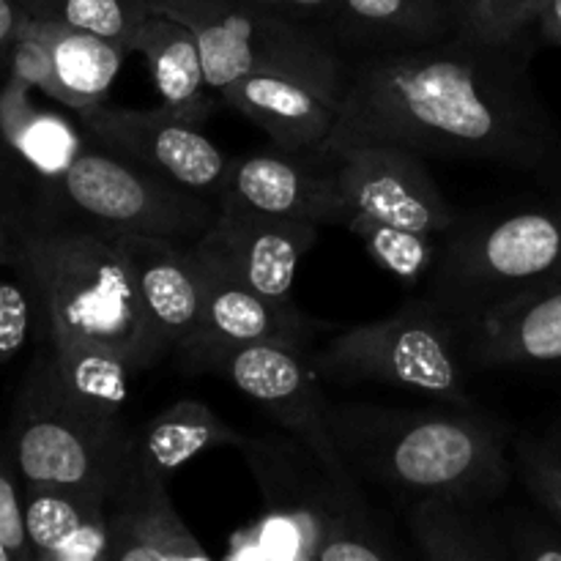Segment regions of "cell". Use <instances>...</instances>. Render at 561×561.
Wrapping results in <instances>:
<instances>
[{
  "label": "cell",
  "instance_id": "cell-1",
  "mask_svg": "<svg viewBox=\"0 0 561 561\" xmlns=\"http://www.w3.org/2000/svg\"><path fill=\"white\" fill-rule=\"evenodd\" d=\"M535 47L537 38L491 44L455 33L425 47L362 55L318 153L383 142L420 157L561 175V129L531 82Z\"/></svg>",
  "mask_w": 561,
  "mask_h": 561
},
{
  "label": "cell",
  "instance_id": "cell-2",
  "mask_svg": "<svg viewBox=\"0 0 561 561\" xmlns=\"http://www.w3.org/2000/svg\"><path fill=\"white\" fill-rule=\"evenodd\" d=\"M47 323V354L82 398L124 411L131 381L162 359L121 233L31 206L14 261Z\"/></svg>",
  "mask_w": 561,
  "mask_h": 561
},
{
  "label": "cell",
  "instance_id": "cell-3",
  "mask_svg": "<svg viewBox=\"0 0 561 561\" xmlns=\"http://www.w3.org/2000/svg\"><path fill=\"white\" fill-rule=\"evenodd\" d=\"M329 431L362 482L409 504L444 499L485 510L504 496L515 474L513 433L482 405L334 403Z\"/></svg>",
  "mask_w": 561,
  "mask_h": 561
},
{
  "label": "cell",
  "instance_id": "cell-4",
  "mask_svg": "<svg viewBox=\"0 0 561 561\" xmlns=\"http://www.w3.org/2000/svg\"><path fill=\"white\" fill-rule=\"evenodd\" d=\"M261 493L255 524L230 537L228 559L389 561L411 557L354 471L334 469L290 433L244 436Z\"/></svg>",
  "mask_w": 561,
  "mask_h": 561
},
{
  "label": "cell",
  "instance_id": "cell-5",
  "mask_svg": "<svg viewBox=\"0 0 561 561\" xmlns=\"http://www.w3.org/2000/svg\"><path fill=\"white\" fill-rule=\"evenodd\" d=\"M9 442L25 482L80 488L107 502L135 463V427L124 411L75 392L47 351L22 378Z\"/></svg>",
  "mask_w": 561,
  "mask_h": 561
},
{
  "label": "cell",
  "instance_id": "cell-6",
  "mask_svg": "<svg viewBox=\"0 0 561 561\" xmlns=\"http://www.w3.org/2000/svg\"><path fill=\"white\" fill-rule=\"evenodd\" d=\"M561 277V201L485 208L442 236L425 285L449 316L469 321L485 307Z\"/></svg>",
  "mask_w": 561,
  "mask_h": 561
},
{
  "label": "cell",
  "instance_id": "cell-7",
  "mask_svg": "<svg viewBox=\"0 0 561 561\" xmlns=\"http://www.w3.org/2000/svg\"><path fill=\"white\" fill-rule=\"evenodd\" d=\"M310 359L323 383H381L427 394L444 405H477L469 392L463 332L431 296L405 301L387 318L345 329L310 351Z\"/></svg>",
  "mask_w": 561,
  "mask_h": 561
},
{
  "label": "cell",
  "instance_id": "cell-8",
  "mask_svg": "<svg viewBox=\"0 0 561 561\" xmlns=\"http://www.w3.org/2000/svg\"><path fill=\"white\" fill-rule=\"evenodd\" d=\"M153 11L195 33L206 82L217 93L239 77L274 71L299 77L343 104L351 64L329 33L307 22L244 0H153Z\"/></svg>",
  "mask_w": 561,
  "mask_h": 561
},
{
  "label": "cell",
  "instance_id": "cell-9",
  "mask_svg": "<svg viewBox=\"0 0 561 561\" xmlns=\"http://www.w3.org/2000/svg\"><path fill=\"white\" fill-rule=\"evenodd\" d=\"M75 219L121 236L195 244L217 217V201L88 140L64 179L49 186Z\"/></svg>",
  "mask_w": 561,
  "mask_h": 561
},
{
  "label": "cell",
  "instance_id": "cell-10",
  "mask_svg": "<svg viewBox=\"0 0 561 561\" xmlns=\"http://www.w3.org/2000/svg\"><path fill=\"white\" fill-rule=\"evenodd\" d=\"M195 250L203 272V307L190 337L173 351L184 373H208L214 362L233 348L255 343H290L310 348L323 329L321 321L294 305L266 299L230 274L222 263Z\"/></svg>",
  "mask_w": 561,
  "mask_h": 561
},
{
  "label": "cell",
  "instance_id": "cell-11",
  "mask_svg": "<svg viewBox=\"0 0 561 561\" xmlns=\"http://www.w3.org/2000/svg\"><path fill=\"white\" fill-rule=\"evenodd\" d=\"M80 124L88 140L175 181L184 190L211 201H217L222 192L230 159L219 151L217 142L203 135L201 121L168 104L157 110L102 104L80 115Z\"/></svg>",
  "mask_w": 561,
  "mask_h": 561
},
{
  "label": "cell",
  "instance_id": "cell-12",
  "mask_svg": "<svg viewBox=\"0 0 561 561\" xmlns=\"http://www.w3.org/2000/svg\"><path fill=\"white\" fill-rule=\"evenodd\" d=\"M208 373L233 383L263 414L272 416L285 433L301 438L329 466H348L329 431L332 403L323 394L310 348L290 343L244 345L219 356Z\"/></svg>",
  "mask_w": 561,
  "mask_h": 561
},
{
  "label": "cell",
  "instance_id": "cell-13",
  "mask_svg": "<svg viewBox=\"0 0 561 561\" xmlns=\"http://www.w3.org/2000/svg\"><path fill=\"white\" fill-rule=\"evenodd\" d=\"M332 159L351 211L436 239L458 225L460 214L449 206L420 153L370 142L345 148Z\"/></svg>",
  "mask_w": 561,
  "mask_h": 561
},
{
  "label": "cell",
  "instance_id": "cell-14",
  "mask_svg": "<svg viewBox=\"0 0 561 561\" xmlns=\"http://www.w3.org/2000/svg\"><path fill=\"white\" fill-rule=\"evenodd\" d=\"M321 228L305 219L277 217L233 201H217L211 228L195 241L201 252L266 299L294 305L299 263L316 247Z\"/></svg>",
  "mask_w": 561,
  "mask_h": 561
},
{
  "label": "cell",
  "instance_id": "cell-15",
  "mask_svg": "<svg viewBox=\"0 0 561 561\" xmlns=\"http://www.w3.org/2000/svg\"><path fill=\"white\" fill-rule=\"evenodd\" d=\"M217 201H233L263 214L327 228L348 222V203L337 184V164L332 157L310 151H268L230 159L222 192Z\"/></svg>",
  "mask_w": 561,
  "mask_h": 561
},
{
  "label": "cell",
  "instance_id": "cell-16",
  "mask_svg": "<svg viewBox=\"0 0 561 561\" xmlns=\"http://www.w3.org/2000/svg\"><path fill=\"white\" fill-rule=\"evenodd\" d=\"M469 367H561V277L485 307L460 323Z\"/></svg>",
  "mask_w": 561,
  "mask_h": 561
},
{
  "label": "cell",
  "instance_id": "cell-17",
  "mask_svg": "<svg viewBox=\"0 0 561 561\" xmlns=\"http://www.w3.org/2000/svg\"><path fill=\"white\" fill-rule=\"evenodd\" d=\"M107 561H206L203 548L170 499L168 482L131 463L107 507Z\"/></svg>",
  "mask_w": 561,
  "mask_h": 561
},
{
  "label": "cell",
  "instance_id": "cell-18",
  "mask_svg": "<svg viewBox=\"0 0 561 561\" xmlns=\"http://www.w3.org/2000/svg\"><path fill=\"white\" fill-rule=\"evenodd\" d=\"M219 96L244 115L252 126L266 131L274 148L310 153L327 142L340 115L337 99L327 96L310 82L274 71L239 77Z\"/></svg>",
  "mask_w": 561,
  "mask_h": 561
},
{
  "label": "cell",
  "instance_id": "cell-19",
  "mask_svg": "<svg viewBox=\"0 0 561 561\" xmlns=\"http://www.w3.org/2000/svg\"><path fill=\"white\" fill-rule=\"evenodd\" d=\"M137 288L159 354L170 356L195 329L203 307V272L192 244L124 236Z\"/></svg>",
  "mask_w": 561,
  "mask_h": 561
},
{
  "label": "cell",
  "instance_id": "cell-20",
  "mask_svg": "<svg viewBox=\"0 0 561 561\" xmlns=\"http://www.w3.org/2000/svg\"><path fill=\"white\" fill-rule=\"evenodd\" d=\"M22 499L33 557L42 561H107V499L47 482H25Z\"/></svg>",
  "mask_w": 561,
  "mask_h": 561
},
{
  "label": "cell",
  "instance_id": "cell-21",
  "mask_svg": "<svg viewBox=\"0 0 561 561\" xmlns=\"http://www.w3.org/2000/svg\"><path fill=\"white\" fill-rule=\"evenodd\" d=\"M0 137L20 168L31 170L47 186L58 184L88 146V135L82 137L64 115L38 107L31 99V85L16 77L0 82Z\"/></svg>",
  "mask_w": 561,
  "mask_h": 561
},
{
  "label": "cell",
  "instance_id": "cell-22",
  "mask_svg": "<svg viewBox=\"0 0 561 561\" xmlns=\"http://www.w3.org/2000/svg\"><path fill=\"white\" fill-rule=\"evenodd\" d=\"M25 25L47 44L49 58H53V102L75 110L77 118L102 107L104 96L113 88L121 64L129 53L121 44L71 27L60 20L27 14Z\"/></svg>",
  "mask_w": 561,
  "mask_h": 561
},
{
  "label": "cell",
  "instance_id": "cell-23",
  "mask_svg": "<svg viewBox=\"0 0 561 561\" xmlns=\"http://www.w3.org/2000/svg\"><path fill=\"white\" fill-rule=\"evenodd\" d=\"M332 33L367 53H392L444 42L458 22L453 0H340Z\"/></svg>",
  "mask_w": 561,
  "mask_h": 561
},
{
  "label": "cell",
  "instance_id": "cell-24",
  "mask_svg": "<svg viewBox=\"0 0 561 561\" xmlns=\"http://www.w3.org/2000/svg\"><path fill=\"white\" fill-rule=\"evenodd\" d=\"M244 433L222 420L208 403L175 400L146 425L135 427V463L146 474L170 482L175 471L214 447H241Z\"/></svg>",
  "mask_w": 561,
  "mask_h": 561
},
{
  "label": "cell",
  "instance_id": "cell-25",
  "mask_svg": "<svg viewBox=\"0 0 561 561\" xmlns=\"http://www.w3.org/2000/svg\"><path fill=\"white\" fill-rule=\"evenodd\" d=\"M411 546L427 561H513L499 515L444 499L409 504Z\"/></svg>",
  "mask_w": 561,
  "mask_h": 561
},
{
  "label": "cell",
  "instance_id": "cell-26",
  "mask_svg": "<svg viewBox=\"0 0 561 561\" xmlns=\"http://www.w3.org/2000/svg\"><path fill=\"white\" fill-rule=\"evenodd\" d=\"M131 53L146 58L162 104L203 124L211 113V99L206 96L208 82L195 33L184 22L153 11L135 33Z\"/></svg>",
  "mask_w": 561,
  "mask_h": 561
},
{
  "label": "cell",
  "instance_id": "cell-27",
  "mask_svg": "<svg viewBox=\"0 0 561 561\" xmlns=\"http://www.w3.org/2000/svg\"><path fill=\"white\" fill-rule=\"evenodd\" d=\"M345 228L359 239L367 255L405 288H416L433 272L438 257V244L442 239L436 236L416 233V230L398 228V225L381 222L367 214L351 211Z\"/></svg>",
  "mask_w": 561,
  "mask_h": 561
},
{
  "label": "cell",
  "instance_id": "cell-28",
  "mask_svg": "<svg viewBox=\"0 0 561 561\" xmlns=\"http://www.w3.org/2000/svg\"><path fill=\"white\" fill-rule=\"evenodd\" d=\"M25 14L60 20L131 53L135 33L153 14V0H33Z\"/></svg>",
  "mask_w": 561,
  "mask_h": 561
},
{
  "label": "cell",
  "instance_id": "cell-29",
  "mask_svg": "<svg viewBox=\"0 0 561 561\" xmlns=\"http://www.w3.org/2000/svg\"><path fill=\"white\" fill-rule=\"evenodd\" d=\"M546 0H453L460 36L507 44L535 38V22Z\"/></svg>",
  "mask_w": 561,
  "mask_h": 561
},
{
  "label": "cell",
  "instance_id": "cell-30",
  "mask_svg": "<svg viewBox=\"0 0 561 561\" xmlns=\"http://www.w3.org/2000/svg\"><path fill=\"white\" fill-rule=\"evenodd\" d=\"M513 463L529 496L561 524V431L515 438Z\"/></svg>",
  "mask_w": 561,
  "mask_h": 561
},
{
  "label": "cell",
  "instance_id": "cell-31",
  "mask_svg": "<svg viewBox=\"0 0 561 561\" xmlns=\"http://www.w3.org/2000/svg\"><path fill=\"white\" fill-rule=\"evenodd\" d=\"M504 540L513 561H561V524L526 510H507L499 515Z\"/></svg>",
  "mask_w": 561,
  "mask_h": 561
},
{
  "label": "cell",
  "instance_id": "cell-32",
  "mask_svg": "<svg viewBox=\"0 0 561 561\" xmlns=\"http://www.w3.org/2000/svg\"><path fill=\"white\" fill-rule=\"evenodd\" d=\"M14 455L0 447V540L9 548L11 561L36 559L25 526V499L16 488Z\"/></svg>",
  "mask_w": 561,
  "mask_h": 561
},
{
  "label": "cell",
  "instance_id": "cell-33",
  "mask_svg": "<svg viewBox=\"0 0 561 561\" xmlns=\"http://www.w3.org/2000/svg\"><path fill=\"white\" fill-rule=\"evenodd\" d=\"M16 162L9 146L0 137V266H11L14 261V233L20 219L25 217L27 206L16 190Z\"/></svg>",
  "mask_w": 561,
  "mask_h": 561
},
{
  "label": "cell",
  "instance_id": "cell-34",
  "mask_svg": "<svg viewBox=\"0 0 561 561\" xmlns=\"http://www.w3.org/2000/svg\"><path fill=\"white\" fill-rule=\"evenodd\" d=\"M31 332V305L16 283L0 279V365L14 359Z\"/></svg>",
  "mask_w": 561,
  "mask_h": 561
},
{
  "label": "cell",
  "instance_id": "cell-35",
  "mask_svg": "<svg viewBox=\"0 0 561 561\" xmlns=\"http://www.w3.org/2000/svg\"><path fill=\"white\" fill-rule=\"evenodd\" d=\"M244 3H252L266 11H277V14L290 16V20L307 22V25L318 27L323 33H332L340 11V0H244Z\"/></svg>",
  "mask_w": 561,
  "mask_h": 561
},
{
  "label": "cell",
  "instance_id": "cell-36",
  "mask_svg": "<svg viewBox=\"0 0 561 561\" xmlns=\"http://www.w3.org/2000/svg\"><path fill=\"white\" fill-rule=\"evenodd\" d=\"M25 16V9L16 0H0V77L9 75L11 49H14Z\"/></svg>",
  "mask_w": 561,
  "mask_h": 561
},
{
  "label": "cell",
  "instance_id": "cell-37",
  "mask_svg": "<svg viewBox=\"0 0 561 561\" xmlns=\"http://www.w3.org/2000/svg\"><path fill=\"white\" fill-rule=\"evenodd\" d=\"M535 38L537 44L561 47V0H546L535 22Z\"/></svg>",
  "mask_w": 561,
  "mask_h": 561
},
{
  "label": "cell",
  "instance_id": "cell-38",
  "mask_svg": "<svg viewBox=\"0 0 561 561\" xmlns=\"http://www.w3.org/2000/svg\"><path fill=\"white\" fill-rule=\"evenodd\" d=\"M16 3H20V5H22V9H27V5H31V3H33V0H16Z\"/></svg>",
  "mask_w": 561,
  "mask_h": 561
}]
</instances>
